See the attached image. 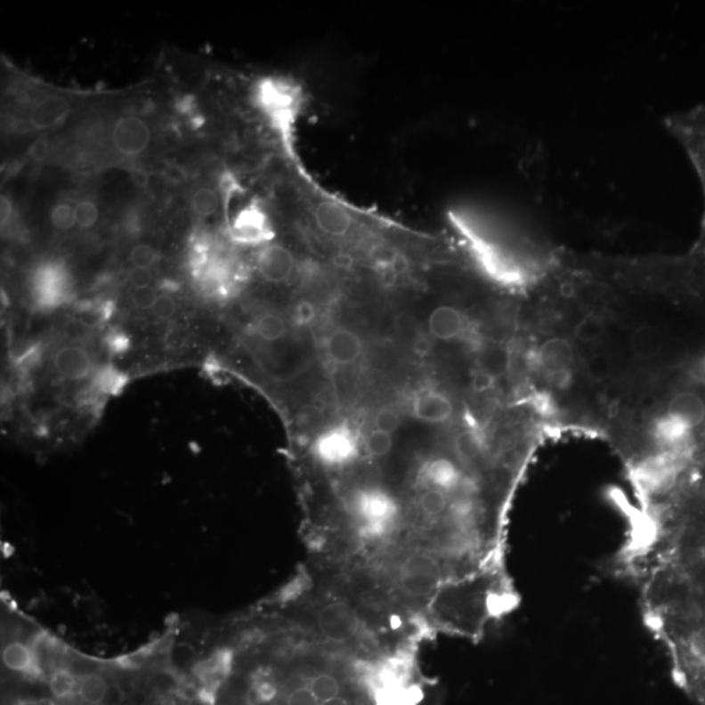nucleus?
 I'll return each instance as SVG.
<instances>
[{
    "label": "nucleus",
    "instance_id": "45",
    "mask_svg": "<svg viewBox=\"0 0 705 705\" xmlns=\"http://www.w3.org/2000/svg\"><path fill=\"white\" fill-rule=\"evenodd\" d=\"M491 387V377L488 374L478 375L474 379V388L477 391L482 392Z\"/></svg>",
    "mask_w": 705,
    "mask_h": 705
},
{
    "label": "nucleus",
    "instance_id": "5",
    "mask_svg": "<svg viewBox=\"0 0 705 705\" xmlns=\"http://www.w3.org/2000/svg\"><path fill=\"white\" fill-rule=\"evenodd\" d=\"M418 480L425 489L442 490L452 498L458 494L461 497L472 498L468 480L463 468L446 456L430 458L422 466Z\"/></svg>",
    "mask_w": 705,
    "mask_h": 705
},
{
    "label": "nucleus",
    "instance_id": "29",
    "mask_svg": "<svg viewBox=\"0 0 705 705\" xmlns=\"http://www.w3.org/2000/svg\"><path fill=\"white\" fill-rule=\"evenodd\" d=\"M604 332V326L600 319L595 315H587L576 324L575 337L583 343H592L601 337Z\"/></svg>",
    "mask_w": 705,
    "mask_h": 705
},
{
    "label": "nucleus",
    "instance_id": "14",
    "mask_svg": "<svg viewBox=\"0 0 705 705\" xmlns=\"http://www.w3.org/2000/svg\"><path fill=\"white\" fill-rule=\"evenodd\" d=\"M71 103L61 96H47L39 100L29 113L32 128L38 131L55 127L69 116Z\"/></svg>",
    "mask_w": 705,
    "mask_h": 705
},
{
    "label": "nucleus",
    "instance_id": "9",
    "mask_svg": "<svg viewBox=\"0 0 705 705\" xmlns=\"http://www.w3.org/2000/svg\"><path fill=\"white\" fill-rule=\"evenodd\" d=\"M296 257L281 245H268L257 255V271L265 281L281 284L293 276Z\"/></svg>",
    "mask_w": 705,
    "mask_h": 705
},
{
    "label": "nucleus",
    "instance_id": "42",
    "mask_svg": "<svg viewBox=\"0 0 705 705\" xmlns=\"http://www.w3.org/2000/svg\"><path fill=\"white\" fill-rule=\"evenodd\" d=\"M109 351L113 352H123L127 351L128 345V338L126 337L125 335L122 333H114V335L109 336L108 341Z\"/></svg>",
    "mask_w": 705,
    "mask_h": 705
},
{
    "label": "nucleus",
    "instance_id": "28",
    "mask_svg": "<svg viewBox=\"0 0 705 705\" xmlns=\"http://www.w3.org/2000/svg\"><path fill=\"white\" fill-rule=\"evenodd\" d=\"M393 447L392 434L385 431L374 429L369 433L365 439V450L371 458H385Z\"/></svg>",
    "mask_w": 705,
    "mask_h": 705
},
{
    "label": "nucleus",
    "instance_id": "39",
    "mask_svg": "<svg viewBox=\"0 0 705 705\" xmlns=\"http://www.w3.org/2000/svg\"><path fill=\"white\" fill-rule=\"evenodd\" d=\"M39 360H41V351L37 346H33V348L28 349L24 354L20 355L18 365L22 370H29V369L37 366Z\"/></svg>",
    "mask_w": 705,
    "mask_h": 705
},
{
    "label": "nucleus",
    "instance_id": "21",
    "mask_svg": "<svg viewBox=\"0 0 705 705\" xmlns=\"http://www.w3.org/2000/svg\"><path fill=\"white\" fill-rule=\"evenodd\" d=\"M3 664L18 673H30L36 666L35 654L24 643H11L3 651Z\"/></svg>",
    "mask_w": 705,
    "mask_h": 705
},
{
    "label": "nucleus",
    "instance_id": "10",
    "mask_svg": "<svg viewBox=\"0 0 705 705\" xmlns=\"http://www.w3.org/2000/svg\"><path fill=\"white\" fill-rule=\"evenodd\" d=\"M53 366L64 379L81 380L93 371V358L84 346L69 344L55 351Z\"/></svg>",
    "mask_w": 705,
    "mask_h": 705
},
{
    "label": "nucleus",
    "instance_id": "23",
    "mask_svg": "<svg viewBox=\"0 0 705 705\" xmlns=\"http://www.w3.org/2000/svg\"><path fill=\"white\" fill-rule=\"evenodd\" d=\"M255 329L265 343H276L287 336L288 324L284 318L276 313H264L257 319Z\"/></svg>",
    "mask_w": 705,
    "mask_h": 705
},
{
    "label": "nucleus",
    "instance_id": "15",
    "mask_svg": "<svg viewBox=\"0 0 705 705\" xmlns=\"http://www.w3.org/2000/svg\"><path fill=\"white\" fill-rule=\"evenodd\" d=\"M668 416L681 422L690 430L703 424L705 419V404L703 399L693 392H682L677 394L668 408Z\"/></svg>",
    "mask_w": 705,
    "mask_h": 705
},
{
    "label": "nucleus",
    "instance_id": "33",
    "mask_svg": "<svg viewBox=\"0 0 705 705\" xmlns=\"http://www.w3.org/2000/svg\"><path fill=\"white\" fill-rule=\"evenodd\" d=\"M610 370H612V362L606 355L596 354L588 361L587 371L592 379L598 380V382L606 379L610 375Z\"/></svg>",
    "mask_w": 705,
    "mask_h": 705
},
{
    "label": "nucleus",
    "instance_id": "17",
    "mask_svg": "<svg viewBox=\"0 0 705 705\" xmlns=\"http://www.w3.org/2000/svg\"><path fill=\"white\" fill-rule=\"evenodd\" d=\"M539 362L550 374H563L572 366V345L564 338H550L541 346Z\"/></svg>",
    "mask_w": 705,
    "mask_h": 705
},
{
    "label": "nucleus",
    "instance_id": "31",
    "mask_svg": "<svg viewBox=\"0 0 705 705\" xmlns=\"http://www.w3.org/2000/svg\"><path fill=\"white\" fill-rule=\"evenodd\" d=\"M157 260H158V253L155 247L147 243L135 246L130 253V262L134 268L150 270Z\"/></svg>",
    "mask_w": 705,
    "mask_h": 705
},
{
    "label": "nucleus",
    "instance_id": "27",
    "mask_svg": "<svg viewBox=\"0 0 705 705\" xmlns=\"http://www.w3.org/2000/svg\"><path fill=\"white\" fill-rule=\"evenodd\" d=\"M50 691L53 695L57 699H67L74 695L77 687V679L71 671L61 670L55 671L50 678Z\"/></svg>",
    "mask_w": 705,
    "mask_h": 705
},
{
    "label": "nucleus",
    "instance_id": "46",
    "mask_svg": "<svg viewBox=\"0 0 705 705\" xmlns=\"http://www.w3.org/2000/svg\"><path fill=\"white\" fill-rule=\"evenodd\" d=\"M134 182L139 186H147L148 183V176L145 174L144 172L142 170H135L133 174Z\"/></svg>",
    "mask_w": 705,
    "mask_h": 705
},
{
    "label": "nucleus",
    "instance_id": "13",
    "mask_svg": "<svg viewBox=\"0 0 705 705\" xmlns=\"http://www.w3.org/2000/svg\"><path fill=\"white\" fill-rule=\"evenodd\" d=\"M691 431L693 430L666 414L665 417L657 419L656 424L652 427V438L656 444L654 450L685 453V449L690 439Z\"/></svg>",
    "mask_w": 705,
    "mask_h": 705
},
{
    "label": "nucleus",
    "instance_id": "4",
    "mask_svg": "<svg viewBox=\"0 0 705 705\" xmlns=\"http://www.w3.org/2000/svg\"><path fill=\"white\" fill-rule=\"evenodd\" d=\"M32 293L39 309L53 310L61 306L71 294L69 271L57 263H46L36 270Z\"/></svg>",
    "mask_w": 705,
    "mask_h": 705
},
{
    "label": "nucleus",
    "instance_id": "30",
    "mask_svg": "<svg viewBox=\"0 0 705 705\" xmlns=\"http://www.w3.org/2000/svg\"><path fill=\"white\" fill-rule=\"evenodd\" d=\"M53 226L58 231H67L77 225V211L74 207L67 203H61L54 207L50 215Z\"/></svg>",
    "mask_w": 705,
    "mask_h": 705
},
{
    "label": "nucleus",
    "instance_id": "41",
    "mask_svg": "<svg viewBox=\"0 0 705 705\" xmlns=\"http://www.w3.org/2000/svg\"><path fill=\"white\" fill-rule=\"evenodd\" d=\"M15 209H13L12 201L10 200L8 196L3 195L2 201H0V218H2V228L5 229L10 226L11 220H12Z\"/></svg>",
    "mask_w": 705,
    "mask_h": 705
},
{
    "label": "nucleus",
    "instance_id": "22",
    "mask_svg": "<svg viewBox=\"0 0 705 705\" xmlns=\"http://www.w3.org/2000/svg\"><path fill=\"white\" fill-rule=\"evenodd\" d=\"M127 383L128 377L123 372L117 370L113 366H106L94 374L92 388L98 394L113 396V394H119Z\"/></svg>",
    "mask_w": 705,
    "mask_h": 705
},
{
    "label": "nucleus",
    "instance_id": "44",
    "mask_svg": "<svg viewBox=\"0 0 705 705\" xmlns=\"http://www.w3.org/2000/svg\"><path fill=\"white\" fill-rule=\"evenodd\" d=\"M165 178H166L167 182L173 184L182 183V182L186 179V173L182 167H179L178 165H170L165 169L164 172Z\"/></svg>",
    "mask_w": 705,
    "mask_h": 705
},
{
    "label": "nucleus",
    "instance_id": "43",
    "mask_svg": "<svg viewBox=\"0 0 705 705\" xmlns=\"http://www.w3.org/2000/svg\"><path fill=\"white\" fill-rule=\"evenodd\" d=\"M186 331L183 328H179V327L170 329V332L166 335V344L170 348H181L186 343Z\"/></svg>",
    "mask_w": 705,
    "mask_h": 705
},
{
    "label": "nucleus",
    "instance_id": "47",
    "mask_svg": "<svg viewBox=\"0 0 705 705\" xmlns=\"http://www.w3.org/2000/svg\"><path fill=\"white\" fill-rule=\"evenodd\" d=\"M16 705H55L54 701L49 699H36V701H22Z\"/></svg>",
    "mask_w": 705,
    "mask_h": 705
},
{
    "label": "nucleus",
    "instance_id": "37",
    "mask_svg": "<svg viewBox=\"0 0 705 705\" xmlns=\"http://www.w3.org/2000/svg\"><path fill=\"white\" fill-rule=\"evenodd\" d=\"M287 705H320L307 685L296 688L288 696Z\"/></svg>",
    "mask_w": 705,
    "mask_h": 705
},
{
    "label": "nucleus",
    "instance_id": "36",
    "mask_svg": "<svg viewBox=\"0 0 705 705\" xmlns=\"http://www.w3.org/2000/svg\"><path fill=\"white\" fill-rule=\"evenodd\" d=\"M157 298H158V296H157L156 290L150 287L142 288V289H134L133 298L131 299H133L134 306H135L137 310H142V312L150 310V312H152Z\"/></svg>",
    "mask_w": 705,
    "mask_h": 705
},
{
    "label": "nucleus",
    "instance_id": "3",
    "mask_svg": "<svg viewBox=\"0 0 705 705\" xmlns=\"http://www.w3.org/2000/svg\"><path fill=\"white\" fill-rule=\"evenodd\" d=\"M360 453V434L348 422H337L324 427L312 443V458L324 468L344 469L351 466Z\"/></svg>",
    "mask_w": 705,
    "mask_h": 705
},
{
    "label": "nucleus",
    "instance_id": "34",
    "mask_svg": "<svg viewBox=\"0 0 705 705\" xmlns=\"http://www.w3.org/2000/svg\"><path fill=\"white\" fill-rule=\"evenodd\" d=\"M176 310H178V304H176L174 298L167 296V294H162L157 298L152 313L158 320H167V319H172L175 315Z\"/></svg>",
    "mask_w": 705,
    "mask_h": 705
},
{
    "label": "nucleus",
    "instance_id": "38",
    "mask_svg": "<svg viewBox=\"0 0 705 705\" xmlns=\"http://www.w3.org/2000/svg\"><path fill=\"white\" fill-rule=\"evenodd\" d=\"M130 284L133 285L134 289H142V288H150V282L153 280V274L150 270L145 268H134L128 276Z\"/></svg>",
    "mask_w": 705,
    "mask_h": 705
},
{
    "label": "nucleus",
    "instance_id": "2",
    "mask_svg": "<svg viewBox=\"0 0 705 705\" xmlns=\"http://www.w3.org/2000/svg\"><path fill=\"white\" fill-rule=\"evenodd\" d=\"M346 508L365 539H385L393 531L400 516L399 503L393 495L377 486L352 490Z\"/></svg>",
    "mask_w": 705,
    "mask_h": 705
},
{
    "label": "nucleus",
    "instance_id": "35",
    "mask_svg": "<svg viewBox=\"0 0 705 705\" xmlns=\"http://www.w3.org/2000/svg\"><path fill=\"white\" fill-rule=\"evenodd\" d=\"M400 425V416L397 411L391 409V408H385L377 414L375 417V429L385 431L388 434H393Z\"/></svg>",
    "mask_w": 705,
    "mask_h": 705
},
{
    "label": "nucleus",
    "instance_id": "6",
    "mask_svg": "<svg viewBox=\"0 0 705 705\" xmlns=\"http://www.w3.org/2000/svg\"><path fill=\"white\" fill-rule=\"evenodd\" d=\"M150 126L142 118L123 116L111 128V144L120 156L137 157L145 153L150 144Z\"/></svg>",
    "mask_w": 705,
    "mask_h": 705
},
{
    "label": "nucleus",
    "instance_id": "16",
    "mask_svg": "<svg viewBox=\"0 0 705 705\" xmlns=\"http://www.w3.org/2000/svg\"><path fill=\"white\" fill-rule=\"evenodd\" d=\"M427 327H429L430 335L436 340H455L464 329L463 313L452 306L436 307L430 313Z\"/></svg>",
    "mask_w": 705,
    "mask_h": 705
},
{
    "label": "nucleus",
    "instance_id": "11",
    "mask_svg": "<svg viewBox=\"0 0 705 705\" xmlns=\"http://www.w3.org/2000/svg\"><path fill=\"white\" fill-rule=\"evenodd\" d=\"M326 351L335 365L352 366L362 357V340L351 329L338 328L329 335Z\"/></svg>",
    "mask_w": 705,
    "mask_h": 705
},
{
    "label": "nucleus",
    "instance_id": "19",
    "mask_svg": "<svg viewBox=\"0 0 705 705\" xmlns=\"http://www.w3.org/2000/svg\"><path fill=\"white\" fill-rule=\"evenodd\" d=\"M319 615H320L319 625L327 636L336 640H345L352 637V632H354L352 615H348L344 610L336 609V607H328Z\"/></svg>",
    "mask_w": 705,
    "mask_h": 705
},
{
    "label": "nucleus",
    "instance_id": "24",
    "mask_svg": "<svg viewBox=\"0 0 705 705\" xmlns=\"http://www.w3.org/2000/svg\"><path fill=\"white\" fill-rule=\"evenodd\" d=\"M307 687L312 691L313 695L320 701V704L327 703V701L341 696V685L338 684L337 678L329 673L316 674L310 679Z\"/></svg>",
    "mask_w": 705,
    "mask_h": 705
},
{
    "label": "nucleus",
    "instance_id": "25",
    "mask_svg": "<svg viewBox=\"0 0 705 705\" xmlns=\"http://www.w3.org/2000/svg\"><path fill=\"white\" fill-rule=\"evenodd\" d=\"M109 693V685L100 676H88L78 685V695L86 704L102 703Z\"/></svg>",
    "mask_w": 705,
    "mask_h": 705
},
{
    "label": "nucleus",
    "instance_id": "26",
    "mask_svg": "<svg viewBox=\"0 0 705 705\" xmlns=\"http://www.w3.org/2000/svg\"><path fill=\"white\" fill-rule=\"evenodd\" d=\"M191 203L196 215L208 217L217 211L220 199H218L217 192L211 187H201V189L196 190Z\"/></svg>",
    "mask_w": 705,
    "mask_h": 705
},
{
    "label": "nucleus",
    "instance_id": "1",
    "mask_svg": "<svg viewBox=\"0 0 705 705\" xmlns=\"http://www.w3.org/2000/svg\"><path fill=\"white\" fill-rule=\"evenodd\" d=\"M257 110L270 123L288 153L294 152V133L304 109L301 86L289 78L264 77L257 81L254 91Z\"/></svg>",
    "mask_w": 705,
    "mask_h": 705
},
{
    "label": "nucleus",
    "instance_id": "49",
    "mask_svg": "<svg viewBox=\"0 0 705 705\" xmlns=\"http://www.w3.org/2000/svg\"><path fill=\"white\" fill-rule=\"evenodd\" d=\"M86 705H105V704H103V703H92V704H86Z\"/></svg>",
    "mask_w": 705,
    "mask_h": 705
},
{
    "label": "nucleus",
    "instance_id": "18",
    "mask_svg": "<svg viewBox=\"0 0 705 705\" xmlns=\"http://www.w3.org/2000/svg\"><path fill=\"white\" fill-rule=\"evenodd\" d=\"M664 348V337L659 329L652 326H642L631 336V349L640 361L654 360Z\"/></svg>",
    "mask_w": 705,
    "mask_h": 705
},
{
    "label": "nucleus",
    "instance_id": "40",
    "mask_svg": "<svg viewBox=\"0 0 705 705\" xmlns=\"http://www.w3.org/2000/svg\"><path fill=\"white\" fill-rule=\"evenodd\" d=\"M294 315H296V319L299 323L310 324L313 319H315V307H313L312 304H309V302H301V304H298V306L296 307Z\"/></svg>",
    "mask_w": 705,
    "mask_h": 705
},
{
    "label": "nucleus",
    "instance_id": "32",
    "mask_svg": "<svg viewBox=\"0 0 705 705\" xmlns=\"http://www.w3.org/2000/svg\"><path fill=\"white\" fill-rule=\"evenodd\" d=\"M75 211H77V225L81 229H91L92 226L96 225L100 212H98L97 206L93 201H78L77 207H75Z\"/></svg>",
    "mask_w": 705,
    "mask_h": 705
},
{
    "label": "nucleus",
    "instance_id": "48",
    "mask_svg": "<svg viewBox=\"0 0 705 705\" xmlns=\"http://www.w3.org/2000/svg\"><path fill=\"white\" fill-rule=\"evenodd\" d=\"M320 705H349V703L346 699L343 698V696H338V698L332 699V701H327V703Z\"/></svg>",
    "mask_w": 705,
    "mask_h": 705
},
{
    "label": "nucleus",
    "instance_id": "20",
    "mask_svg": "<svg viewBox=\"0 0 705 705\" xmlns=\"http://www.w3.org/2000/svg\"><path fill=\"white\" fill-rule=\"evenodd\" d=\"M229 657L226 653H218L211 659L206 660L198 666L199 678H200L203 687L207 690H214L220 685L221 682L228 676Z\"/></svg>",
    "mask_w": 705,
    "mask_h": 705
},
{
    "label": "nucleus",
    "instance_id": "8",
    "mask_svg": "<svg viewBox=\"0 0 705 705\" xmlns=\"http://www.w3.org/2000/svg\"><path fill=\"white\" fill-rule=\"evenodd\" d=\"M231 235L237 242L260 245L272 239L268 217L259 207L250 206L235 215Z\"/></svg>",
    "mask_w": 705,
    "mask_h": 705
},
{
    "label": "nucleus",
    "instance_id": "7",
    "mask_svg": "<svg viewBox=\"0 0 705 705\" xmlns=\"http://www.w3.org/2000/svg\"><path fill=\"white\" fill-rule=\"evenodd\" d=\"M313 223L319 233L333 240L346 239L355 229L352 212L333 200H320L312 212Z\"/></svg>",
    "mask_w": 705,
    "mask_h": 705
},
{
    "label": "nucleus",
    "instance_id": "12",
    "mask_svg": "<svg viewBox=\"0 0 705 705\" xmlns=\"http://www.w3.org/2000/svg\"><path fill=\"white\" fill-rule=\"evenodd\" d=\"M413 414L426 424H444L453 416V404L442 392L425 391L414 400Z\"/></svg>",
    "mask_w": 705,
    "mask_h": 705
}]
</instances>
